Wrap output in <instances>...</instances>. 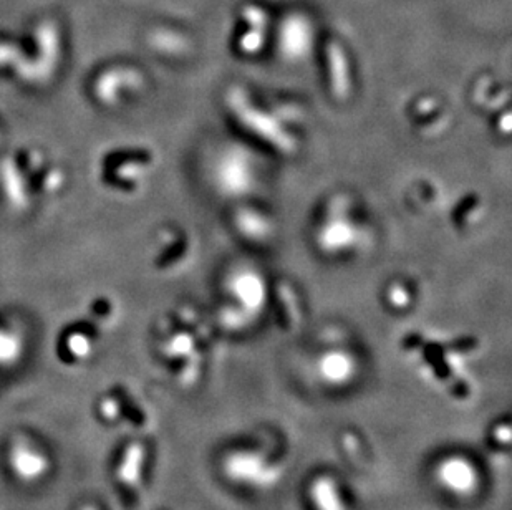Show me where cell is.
<instances>
[{
    "instance_id": "12",
    "label": "cell",
    "mask_w": 512,
    "mask_h": 510,
    "mask_svg": "<svg viewBox=\"0 0 512 510\" xmlns=\"http://www.w3.org/2000/svg\"><path fill=\"white\" fill-rule=\"evenodd\" d=\"M20 55V40L0 37V73L14 75L15 68L20 62Z\"/></svg>"
},
{
    "instance_id": "2",
    "label": "cell",
    "mask_w": 512,
    "mask_h": 510,
    "mask_svg": "<svg viewBox=\"0 0 512 510\" xmlns=\"http://www.w3.org/2000/svg\"><path fill=\"white\" fill-rule=\"evenodd\" d=\"M20 62L12 77L27 87H44L58 72L62 62V34L54 20H39L20 39Z\"/></svg>"
},
{
    "instance_id": "9",
    "label": "cell",
    "mask_w": 512,
    "mask_h": 510,
    "mask_svg": "<svg viewBox=\"0 0 512 510\" xmlns=\"http://www.w3.org/2000/svg\"><path fill=\"white\" fill-rule=\"evenodd\" d=\"M10 464L15 474L24 481H37L49 467L45 454L25 441H17L10 449Z\"/></svg>"
},
{
    "instance_id": "6",
    "label": "cell",
    "mask_w": 512,
    "mask_h": 510,
    "mask_svg": "<svg viewBox=\"0 0 512 510\" xmlns=\"http://www.w3.org/2000/svg\"><path fill=\"white\" fill-rule=\"evenodd\" d=\"M34 189L30 183L29 173L20 163L19 156L7 154L0 161V203L10 212L29 211L35 203Z\"/></svg>"
},
{
    "instance_id": "7",
    "label": "cell",
    "mask_w": 512,
    "mask_h": 510,
    "mask_svg": "<svg viewBox=\"0 0 512 510\" xmlns=\"http://www.w3.org/2000/svg\"><path fill=\"white\" fill-rule=\"evenodd\" d=\"M269 32V14L262 5L247 2L237 12L236 40L241 52L254 53L266 44Z\"/></svg>"
},
{
    "instance_id": "5",
    "label": "cell",
    "mask_w": 512,
    "mask_h": 510,
    "mask_svg": "<svg viewBox=\"0 0 512 510\" xmlns=\"http://www.w3.org/2000/svg\"><path fill=\"white\" fill-rule=\"evenodd\" d=\"M431 476L443 494L459 501L478 494L483 484L476 462L461 453L443 454L431 469Z\"/></svg>"
},
{
    "instance_id": "3",
    "label": "cell",
    "mask_w": 512,
    "mask_h": 510,
    "mask_svg": "<svg viewBox=\"0 0 512 510\" xmlns=\"http://www.w3.org/2000/svg\"><path fill=\"white\" fill-rule=\"evenodd\" d=\"M151 168L150 154L133 148H116L108 151L98 163V176L105 186L131 193L140 188Z\"/></svg>"
},
{
    "instance_id": "8",
    "label": "cell",
    "mask_w": 512,
    "mask_h": 510,
    "mask_svg": "<svg viewBox=\"0 0 512 510\" xmlns=\"http://www.w3.org/2000/svg\"><path fill=\"white\" fill-rule=\"evenodd\" d=\"M307 501L312 510H352L342 482L330 474L312 477L307 489Z\"/></svg>"
},
{
    "instance_id": "10",
    "label": "cell",
    "mask_w": 512,
    "mask_h": 510,
    "mask_svg": "<svg viewBox=\"0 0 512 510\" xmlns=\"http://www.w3.org/2000/svg\"><path fill=\"white\" fill-rule=\"evenodd\" d=\"M24 335L19 328L0 322V370L10 368L24 355Z\"/></svg>"
},
{
    "instance_id": "11",
    "label": "cell",
    "mask_w": 512,
    "mask_h": 510,
    "mask_svg": "<svg viewBox=\"0 0 512 510\" xmlns=\"http://www.w3.org/2000/svg\"><path fill=\"white\" fill-rule=\"evenodd\" d=\"M62 347L75 361L90 358L95 348L92 328L72 327L63 333Z\"/></svg>"
},
{
    "instance_id": "1",
    "label": "cell",
    "mask_w": 512,
    "mask_h": 510,
    "mask_svg": "<svg viewBox=\"0 0 512 510\" xmlns=\"http://www.w3.org/2000/svg\"><path fill=\"white\" fill-rule=\"evenodd\" d=\"M285 456L261 436L242 438L224 451L219 461L224 479L249 492L271 491L282 481Z\"/></svg>"
},
{
    "instance_id": "4",
    "label": "cell",
    "mask_w": 512,
    "mask_h": 510,
    "mask_svg": "<svg viewBox=\"0 0 512 510\" xmlns=\"http://www.w3.org/2000/svg\"><path fill=\"white\" fill-rule=\"evenodd\" d=\"M143 75L135 67L110 65L93 75L90 95L93 102L103 108H116L138 97L143 88Z\"/></svg>"
},
{
    "instance_id": "13",
    "label": "cell",
    "mask_w": 512,
    "mask_h": 510,
    "mask_svg": "<svg viewBox=\"0 0 512 510\" xmlns=\"http://www.w3.org/2000/svg\"><path fill=\"white\" fill-rule=\"evenodd\" d=\"M0 136H2V135H0Z\"/></svg>"
}]
</instances>
